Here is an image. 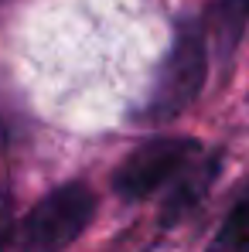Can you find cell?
Instances as JSON below:
<instances>
[{
	"instance_id": "obj_1",
	"label": "cell",
	"mask_w": 249,
	"mask_h": 252,
	"mask_svg": "<svg viewBox=\"0 0 249 252\" xmlns=\"http://www.w3.org/2000/svg\"><path fill=\"white\" fill-rule=\"evenodd\" d=\"M92 211H96V194L85 184H62L28 211L14 232L0 239V252L69 249L92 221Z\"/></svg>"
},
{
	"instance_id": "obj_2",
	"label": "cell",
	"mask_w": 249,
	"mask_h": 252,
	"mask_svg": "<svg viewBox=\"0 0 249 252\" xmlns=\"http://www.w3.org/2000/svg\"><path fill=\"white\" fill-rule=\"evenodd\" d=\"M208 72V55H205V34L191 24H184L178 31V38L171 44L167 58L161 62L154 85L143 99V109L137 113V120L143 123H167L178 120L198 95L205 85Z\"/></svg>"
},
{
	"instance_id": "obj_3",
	"label": "cell",
	"mask_w": 249,
	"mask_h": 252,
	"mask_svg": "<svg viewBox=\"0 0 249 252\" xmlns=\"http://www.w3.org/2000/svg\"><path fill=\"white\" fill-rule=\"evenodd\" d=\"M195 157H202V143L191 136H157L140 143L113 174V191L123 201H143L174 181Z\"/></svg>"
},
{
	"instance_id": "obj_4",
	"label": "cell",
	"mask_w": 249,
	"mask_h": 252,
	"mask_svg": "<svg viewBox=\"0 0 249 252\" xmlns=\"http://www.w3.org/2000/svg\"><path fill=\"white\" fill-rule=\"evenodd\" d=\"M218 167H222V154H208L205 160L195 157L188 167L171 181V191H167L164 208H161V225L164 228L167 225H178L184 215H191V211L205 201L208 188L218 177Z\"/></svg>"
},
{
	"instance_id": "obj_5",
	"label": "cell",
	"mask_w": 249,
	"mask_h": 252,
	"mask_svg": "<svg viewBox=\"0 0 249 252\" xmlns=\"http://www.w3.org/2000/svg\"><path fill=\"white\" fill-rule=\"evenodd\" d=\"M249 24V0H218L208 14V34L215 41V51L229 58Z\"/></svg>"
},
{
	"instance_id": "obj_6",
	"label": "cell",
	"mask_w": 249,
	"mask_h": 252,
	"mask_svg": "<svg viewBox=\"0 0 249 252\" xmlns=\"http://www.w3.org/2000/svg\"><path fill=\"white\" fill-rule=\"evenodd\" d=\"M208 252H249V188L225 215L218 235L212 239Z\"/></svg>"
}]
</instances>
